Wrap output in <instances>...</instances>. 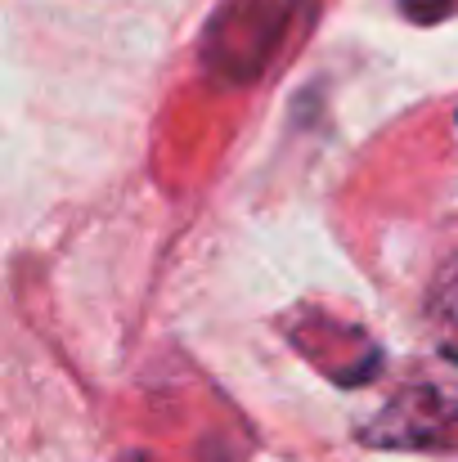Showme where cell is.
I'll use <instances>...</instances> for the list:
<instances>
[{
    "mask_svg": "<svg viewBox=\"0 0 458 462\" xmlns=\"http://www.w3.org/2000/svg\"><path fill=\"white\" fill-rule=\"evenodd\" d=\"M364 440L387 445V449H450L458 445V382L405 386L364 427Z\"/></svg>",
    "mask_w": 458,
    "mask_h": 462,
    "instance_id": "1",
    "label": "cell"
},
{
    "mask_svg": "<svg viewBox=\"0 0 458 462\" xmlns=\"http://www.w3.org/2000/svg\"><path fill=\"white\" fill-rule=\"evenodd\" d=\"M427 323H432L441 350L458 359V261L436 274V283L427 292Z\"/></svg>",
    "mask_w": 458,
    "mask_h": 462,
    "instance_id": "2",
    "label": "cell"
},
{
    "mask_svg": "<svg viewBox=\"0 0 458 462\" xmlns=\"http://www.w3.org/2000/svg\"><path fill=\"white\" fill-rule=\"evenodd\" d=\"M400 9H405L409 18H418V23H436V18H445L450 9H458V0H400Z\"/></svg>",
    "mask_w": 458,
    "mask_h": 462,
    "instance_id": "3",
    "label": "cell"
}]
</instances>
